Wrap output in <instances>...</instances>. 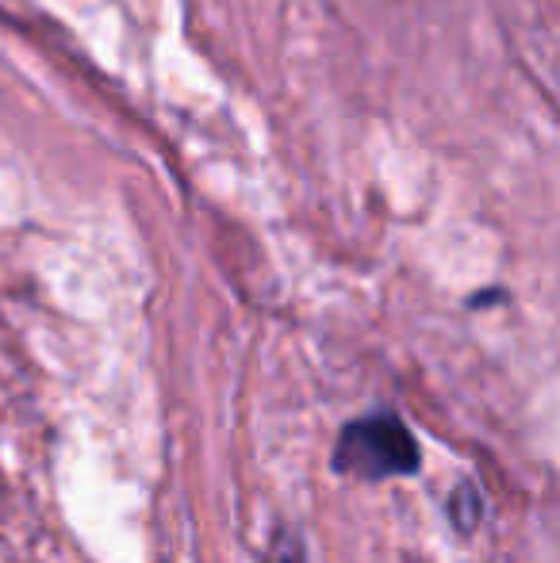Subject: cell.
I'll return each mask as SVG.
<instances>
[{
  "instance_id": "obj_1",
  "label": "cell",
  "mask_w": 560,
  "mask_h": 563,
  "mask_svg": "<svg viewBox=\"0 0 560 563\" xmlns=\"http://www.w3.org/2000/svg\"><path fill=\"white\" fill-rule=\"evenodd\" d=\"M334 467L361 479H392L419 467V445L396 415H365L342 430L334 445Z\"/></svg>"
}]
</instances>
